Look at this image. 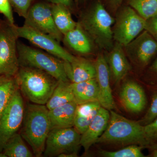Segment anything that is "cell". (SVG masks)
<instances>
[{
    "mask_svg": "<svg viewBox=\"0 0 157 157\" xmlns=\"http://www.w3.org/2000/svg\"><path fill=\"white\" fill-rule=\"evenodd\" d=\"M49 110L45 105L29 104L25 109L21 135L29 144L35 157L43 155L50 131Z\"/></svg>",
    "mask_w": 157,
    "mask_h": 157,
    "instance_id": "6da1fadb",
    "label": "cell"
},
{
    "mask_svg": "<svg viewBox=\"0 0 157 157\" xmlns=\"http://www.w3.org/2000/svg\"><path fill=\"white\" fill-rule=\"evenodd\" d=\"M16 76L21 94L40 105H46L59 81L45 71L29 67H20Z\"/></svg>",
    "mask_w": 157,
    "mask_h": 157,
    "instance_id": "7a4b0ae2",
    "label": "cell"
},
{
    "mask_svg": "<svg viewBox=\"0 0 157 157\" xmlns=\"http://www.w3.org/2000/svg\"><path fill=\"white\" fill-rule=\"evenodd\" d=\"M114 22V18L98 1L82 14L78 22L100 49L109 51L114 43L112 30Z\"/></svg>",
    "mask_w": 157,
    "mask_h": 157,
    "instance_id": "3957f363",
    "label": "cell"
},
{
    "mask_svg": "<svg viewBox=\"0 0 157 157\" xmlns=\"http://www.w3.org/2000/svg\"><path fill=\"white\" fill-rule=\"evenodd\" d=\"M110 117L106 130L97 143L114 145H148L144 135V126L138 121L130 120L109 110Z\"/></svg>",
    "mask_w": 157,
    "mask_h": 157,
    "instance_id": "277c9868",
    "label": "cell"
},
{
    "mask_svg": "<svg viewBox=\"0 0 157 157\" xmlns=\"http://www.w3.org/2000/svg\"><path fill=\"white\" fill-rule=\"evenodd\" d=\"M20 67H29L45 71L59 81H70L65 72L64 61L47 52L17 42Z\"/></svg>",
    "mask_w": 157,
    "mask_h": 157,
    "instance_id": "5b68a950",
    "label": "cell"
},
{
    "mask_svg": "<svg viewBox=\"0 0 157 157\" xmlns=\"http://www.w3.org/2000/svg\"><path fill=\"white\" fill-rule=\"evenodd\" d=\"M14 25L0 20V76H16L19 69Z\"/></svg>",
    "mask_w": 157,
    "mask_h": 157,
    "instance_id": "8992f818",
    "label": "cell"
},
{
    "mask_svg": "<svg viewBox=\"0 0 157 157\" xmlns=\"http://www.w3.org/2000/svg\"><path fill=\"white\" fill-rule=\"evenodd\" d=\"M80 135L74 127L50 130L46 139L45 157H76Z\"/></svg>",
    "mask_w": 157,
    "mask_h": 157,
    "instance_id": "52a82bcc",
    "label": "cell"
},
{
    "mask_svg": "<svg viewBox=\"0 0 157 157\" xmlns=\"http://www.w3.org/2000/svg\"><path fill=\"white\" fill-rule=\"evenodd\" d=\"M112 28L114 42L124 47L145 30L146 20L128 6L117 14Z\"/></svg>",
    "mask_w": 157,
    "mask_h": 157,
    "instance_id": "ba28073f",
    "label": "cell"
},
{
    "mask_svg": "<svg viewBox=\"0 0 157 157\" xmlns=\"http://www.w3.org/2000/svg\"><path fill=\"white\" fill-rule=\"evenodd\" d=\"M25 112L23 99L18 89L0 118V152L3 151L8 140L21 128Z\"/></svg>",
    "mask_w": 157,
    "mask_h": 157,
    "instance_id": "9c48e42d",
    "label": "cell"
},
{
    "mask_svg": "<svg viewBox=\"0 0 157 157\" xmlns=\"http://www.w3.org/2000/svg\"><path fill=\"white\" fill-rule=\"evenodd\" d=\"M14 28L18 38L26 39L38 48L65 62H71L75 57L63 48L59 42L48 34L25 24L21 26L14 25Z\"/></svg>",
    "mask_w": 157,
    "mask_h": 157,
    "instance_id": "30bf717a",
    "label": "cell"
},
{
    "mask_svg": "<svg viewBox=\"0 0 157 157\" xmlns=\"http://www.w3.org/2000/svg\"><path fill=\"white\" fill-rule=\"evenodd\" d=\"M24 24L48 34L59 42L63 40V36L54 21L50 2H40L31 6L25 18Z\"/></svg>",
    "mask_w": 157,
    "mask_h": 157,
    "instance_id": "8fae6325",
    "label": "cell"
},
{
    "mask_svg": "<svg viewBox=\"0 0 157 157\" xmlns=\"http://www.w3.org/2000/svg\"><path fill=\"white\" fill-rule=\"evenodd\" d=\"M124 48L127 56L141 68L146 67L157 55V42L146 30Z\"/></svg>",
    "mask_w": 157,
    "mask_h": 157,
    "instance_id": "7c38bea8",
    "label": "cell"
},
{
    "mask_svg": "<svg viewBox=\"0 0 157 157\" xmlns=\"http://www.w3.org/2000/svg\"><path fill=\"white\" fill-rule=\"evenodd\" d=\"M99 89V102L101 107L108 110L116 108L110 85V72L104 54L98 55L94 62Z\"/></svg>",
    "mask_w": 157,
    "mask_h": 157,
    "instance_id": "4fadbf2b",
    "label": "cell"
},
{
    "mask_svg": "<svg viewBox=\"0 0 157 157\" xmlns=\"http://www.w3.org/2000/svg\"><path fill=\"white\" fill-rule=\"evenodd\" d=\"M119 98L125 109L132 113L141 112L146 106L144 90L135 81H128L124 83L120 92Z\"/></svg>",
    "mask_w": 157,
    "mask_h": 157,
    "instance_id": "5bb4252c",
    "label": "cell"
},
{
    "mask_svg": "<svg viewBox=\"0 0 157 157\" xmlns=\"http://www.w3.org/2000/svg\"><path fill=\"white\" fill-rule=\"evenodd\" d=\"M124 47L115 42L113 48L104 55L109 67L110 76L115 83H119L128 73L131 66Z\"/></svg>",
    "mask_w": 157,
    "mask_h": 157,
    "instance_id": "9a60e30c",
    "label": "cell"
},
{
    "mask_svg": "<svg viewBox=\"0 0 157 157\" xmlns=\"http://www.w3.org/2000/svg\"><path fill=\"white\" fill-rule=\"evenodd\" d=\"M109 117V110L101 107L89 126L81 135L80 144L85 151H87L93 144L97 143L99 137L106 130Z\"/></svg>",
    "mask_w": 157,
    "mask_h": 157,
    "instance_id": "2e32d148",
    "label": "cell"
},
{
    "mask_svg": "<svg viewBox=\"0 0 157 157\" xmlns=\"http://www.w3.org/2000/svg\"><path fill=\"white\" fill-rule=\"evenodd\" d=\"M62 41L70 49L80 55L90 54L94 50V42L78 22L74 29L63 35Z\"/></svg>",
    "mask_w": 157,
    "mask_h": 157,
    "instance_id": "e0dca14e",
    "label": "cell"
},
{
    "mask_svg": "<svg viewBox=\"0 0 157 157\" xmlns=\"http://www.w3.org/2000/svg\"><path fill=\"white\" fill-rule=\"evenodd\" d=\"M64 66L67 77L72 83L96 78L94 63L84 58L75 56L71 62L65 61Z\"/></svg>",
    "mask_w": 157,
    "mask_h": 157,
    "instance_id": "ac0fdd59",
    "label": "cell"
},
{
    "mask_svg": "<svg viewBox=\"0 0 157 157\" xmlns=\"http://www.w3.org/2000/svg\"><path fill=\"white\" fill-rule=\"evenodd\" d=\"M77 105L75 101H72L48 109L50 130L74 127Z\"/></svg>",
    "mask_w": 157,
    "mask_h": 157,
    "instance_id": "d6986e66",
    "label": "cell"
},
{
    "mask_svg": "<svg viewBox=\"0 0 157 157\" xmlns=\"http://www.w3.org/2000/svg\"><path fill=\"white\" fill-rule=\"evenodd\" d=\"M101 107L98 101H90L77 105L74 127L80 135L89 126Z\"/></svg>",
    "mask_w": 157,
    "mask_h": 157,
    "instance_id": "ffe728a7",
    "label": "cell"
},
{
    "mask_svg": "<svg viewBox=\"0 0 157 157\" xmlns=\"http://www.w3.org/2000/svg\"><path fill=\"white\" fill-rule=\"evenodd\" d=\"M71 86L74 101L77 105L90 101H99V89L96 78L77 83L71 82Z\"/></svg>",
    "mask_w": 157,
    "mask_h": 157,
    "instance_id": "44dd1931",
    "label": "cell"
},
{
    "mask_svg": "<svg viewBox=\"0 0 157 157\" xmlns=\"http://www.w3.org/2000/svg\"><path fill=\"white\" fill-rule=\"evenodd\" d=\"M51 10L55 24L63 36L77 25V22L73 20L70 9L67 6L51 3Z\"/></svg>",
    "mask_w": 157,
    "mask_h": 157,
    "instance_id": "7402d4cb",
    "label": "cell"
},
{
    "mask_svg": "<svg viewBox=\"0 0 157 157\" xmlns=\"http://www.w3.org/2000/svg\"><path fill=\"white\" fill-rule=\"evenodd\" d=\"M74 101L70 81H59L45 106L49 110Z\"/></svg>",
    "mask_w": 157,
    "mask_h": 157,
    "instance_id": "603a6c76",
    "label": "cell"
},
{
    "mask_svg": "<svg viewBox=\"0 0 157 157\" xmlns=\"http://www.w3.org/2000/svg\"><path fill=\"white\" fill-rule=\"evenodd\" d=\"M2 151L7 157L35 156L33 151H31L25 144L21 135L17 133L6 142Z\"/></svg>",
    "mask_w": 157,
    "mask_h": 157,
    "instance_id": "cb8c5ba5",
    "label": "cell"
},
{
    "mask_svg": "<svg viewBox=\"0 0 157 157\" xmlns=\"http://www.w3.org/2000/svg\"><path fill=\"white\" fill-rule=\"evenodd\" d=\"M18 89L16 76H0V118L14 93Z\"/></svg>",
    "mask_w": 157,
    "mask_h": 157,
    "instance_id": "d4e9b609",
    "label": "cell"
},
{
    "mask_svg": "<svg viewBox=\"0 0 157 157\" xmlns=\"http://www.w3.org/2000/svg\"><path fill=\"white\" fill-rule=\"evenodd\" d=\"M128 4L147 20L157 14V0H128Z\"/></svg>",
    "mask_w": 157,
    "mask_h": 157,
    "instance_id": "484cf974",
    "label": "cell"
},
{
    "mask_svg": "<svg viewBox=\"0 0 157 157\" xmlns=\"http://www.w3.org/2000/svg\"><path fill=\"white\" fill-rule=\"evenodd\" d=\"M143 146L137 144H131L116 151L101 150L99 154L105 157H144L142 152Z\"/></svg>",
    "mask_w": 157,
    "mask_h": 157,
    "instance_id": "4316f807",
    "label": "cell"
},
{
    "mask_svg": "<svg viewBox=\"0 0 157 157\" xmlns=\"http://www.w3.org/2000/svg\"><path fill=\"white\" fill-rule=\"evenodd\" d=\"M12 8L20 16L25 18L34 0H9Z\"/></svg>",
    "mask_w": 157,
    "mask_h": 157,
    "instance_id": "83f0119b",
    "label": "cell"
},
{
    "mask_svg": "<svg viewBox=\"0 0 157 157\" xmlns=\"http://www.w3.org/2000/svg\"><path fill=\"white\" fill-rule=\"evenodd\" d=\"M157 117V92L153 96L149 108L141 120L139 121L141 125L144 126L152 121Z\"/></svg>",
    "mask_w": 157,
    "mask_h": 157,
    "instance_id": "f1b7e54d",
    "label": "cell"
},
{
    "mask_svg": "<svg viewBox=\"0 0 157 157\" xmlns=\"http://www.w3.org/2000/svg\"><path fill=\"white\" fill-rule=\"evenodd\" d=\"M144 131L149 144L157 141V117L151 122L144 126Z\"/></svg>",
    "mask_w": 157,
    "mask_h": 157,
    "instance_id": "f546056e",
    "label": "cell"
},
{
    "mask_svg": "<svg viewBox=\"0 0 157 157\" xmlns=\"http://www.w3.org/2000/svg\"><path fill=\"white\" fill-rule=\"evenodd\" d=\"M0 13L5 16L10 24L14 25L12 7L9 0H0Z\"/></svg>",
    "mask_w": 157,
    "mask_h": 157,
    "instance_id": "4dcf8cb0",
    "label": "cell"
},
{
    "mask_svg": "<svg viewBox=\"0 0 157 157\" xmlns=\"http://www.w3.org/2000/svg\"><path fill=\"white\" fill-rule=\"evenodd\" d=\"M145 30L151 35L157 42V14L146 20Z\"/></svg>",
    "mask_w": 157,
    "mask_h": 157,
    "instance_id": "1f68e13d",
    "label": "cell"
},
{
    "mask_svg": "<svg viewBox=\"0 0 157 157\" xmlns=\"http://www.w3.org/2000/svg\"><path fill=\"white\" fill-rule=\"evenodd\" d=\"M147 76L151 81L157 82V55L154 61L149 67Z\"/></svg>",
    "mask_w": 157,
    "mask_h": 157,
    "instance_id": "d6a6232c",
    "label": "cell"
},
{
    "mask_svg": "<svg viewBox=\"0 0 157 157\" xmlns=\"http://www.w3.org/2000/svg\"><path fill=\"white\" fill-rule=\"evenodd\" d=\"M50 3L63 4L70 9L72 6L73 0H50Z\"/></svg>",
    "mask_w": 157,
    "mask_h": 157,
    "instance_id": "836d02e7",
    "label": "cell"
},
{
    "mask_svg": "<svg viewBox=\"0 0 157 157\" xmlns=\"http://www.w3.org/2000/svg\"><path fill=\"white\" fill-rule=\"evenodd\" d=\"M108 3L111 9L117 10L121 6L123 0H108Z\"/></svg>",
    "mask_w": 157,
    "mask_h": 157,
    "instance_id": "e575fe53",
    "label": "cell"
},
{
    "mask_svg": "<svg viewBox=\"0 0 157 157\" xmlns=\"http://www.w3.org/2000/svg\"><path fill=\"white\" fill-rule=\"evenodd\" d=\"M151 156L157 157V144H155L152 147Z\"/></svg>",
    "mask_w": 157,
    "mask_h": 157,
    "instance_id": "d590c367",
    "label": "cell"
},
{
    "mask_svg": "<svg viewBox=\"0 0 157 157\" xmlns=\"http://www.w3.org/2000/svg\"><path fill=\"white\" fill-rule=\"evenodd\" d=\"M0 157H7L3 151L0 152Z\"/></svg>",
    "mask_w": 157,
    "mask_h": 157,
    "instance_id": "8d00e7d4",
    "label": "cell"
},
{
    "mask_svg": "<svg viewBox=\"0 0 157 157\" xmlns=\"http://www.w3.org/2000/svg\"><path fill=\"white\" fill-rule=\"evenodd\" d=\"M74 1H75V2L77 3L78 2V1H79V0H74Z\"/></svg>",
    "mask_w": 157,
    "mask_h": 157,
    "instance_id": "74e56055",
    "label": "cell"
},
{
    "mask_svg": "<svg viewBox=\"0 0 157 157\" xmlns=\"http://www.w3.org/2000/svg\"><path fill=\"white\" fill-rule=\"evenodd\" d=\"M46 1H47V2H48L50 3V0H46Z\"/></svg>",
    "mask_w": 157,
    "mask_h": 157,
    "instance_id": "f35d334b",
    "label": "cell"
}]
</instances>
